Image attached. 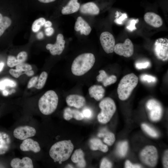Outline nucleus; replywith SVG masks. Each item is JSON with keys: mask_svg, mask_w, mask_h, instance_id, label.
I'll list each match as a JSON object with an SVG mask.
<instances>
[{"mask_svg": "<svg viewBox=\"0 0 168 168\" xmlns=\"http://www.w3.org/2000/svg\"><path fill=\"white\" fill-rule=\"evenodd\" d=\"M73 149L74 146L70 140L61 141L51 146L49 154L54 162L61 164L70 157Z\"/></svg>", "mask_w": 168, "mask_h": 168, "instance_id": "nucleus-1", "label": "nucleus"}, {"mask_svg": "<svg viewBox=\"0 0 168 168\" xmlns=\"http://www.w3.org/2000/svg\"><path fill=\"white\" fill-rule=\"evenodd\" d=\"M95 62L94 55L91 53H84L76 57L72 63L71 70L76 76H82L89 71Z\"/></svg>", "mask_w": 168, "mask_h": 168, "instance_id": "nucleus-2", "label": "nucleus"}, {"mask_svg": "<svg viewBox=\"0 0 168 168\" xmlns=\"http://www.w3.org/2000/svg\"><path fill=\"white\" fill-rule=\"evenodd\" d=\"M138 79L133 73L124 76L120 80L117 89L119 99L122 100L127 99L137 86Z\"/></svg>", "mask_w": 168, "mask_h": 168, "instance_id": "nucleus-3", "label": "nucleus"}, {"mask_svg": "<svg viewBox=\"0 0 168 168\" xmlns=\"http://www.w3.org/2000/svg\"><path fill=\"white\" fill-rule=\"evenodd\" d=\"M58 101V96L55 92L52 90L48 91L39 100V110L44 115L50 114L56 110Z\"/></svg>", "mask_w": 168, "mask_h": 168, "instance_id": "nucleus-4", "label": "nucleus"}, {"mask_svg": "<svg viewBox=\"0 0 168 168\" xmlns=\"http://www.w3.org/2000/svg\"><path fill=\"white\" fill-rule=\"evenodd\" d=\"M101 111L97 116L99 122L103 124L108 122L114 114L116 107L114 100L111 98L103 99L99 104Z\"/></svg>", "mask_w": 168, "mask_h": 168, "instance_id": "nucleus-5", "label": "nucleus"}, {"mask_svg": "<svg viewBox=\"0 0 168 168\" xmlns=\"http://www.w3.org/2000/svg\"><path fill=\"white\" fill-rule=\"evenodd\" d=\"M140 157L141 161L145 165L154 167L157 164L158 153L156 148L153 146H147L140 153Z\"/></svg>", "mask_w": 168, "mask_h": 168, "instance_id": "nucleus-6", "label": "nucleus"}, {"mask_svg": "<svg viewBox=\"0 0 168 168\" xmlns=\"http://www.w3.org/2000/svg\"><path fill=\"white\" fill-rule=\"evenodd\" d=\"M153 51L157 58L163 61L168 59V40L160 38L156 40L153 45Z\"/></svg>", "mask_w": 168, "mask_h": 168, "instance_id": "nucleus-7", "label": "nucleus"}, {"mask_svg": "<svg viewBox=\"0 0 168 168\" xmlns=\"http://www.w3.org/2000/svg\"><path fill=\"white\" fill-rule=\"evenodd\" d=\"M146 107L148 112L150 119L153 121H156L161 118L163 112L161 105L156 100H149L146 104Z\"/></svg>", "mask_w": 168, "mask_h": 168, "instance_id": "nucleus-8", "label": "nucleus"}, {"mask_svg": "<svg viewBox=\"0 0 168 168\" xmlns=\"http://www.w3.org/2000/svg\"><path fill=\"white\" fill-rule=\"evenodd\" d=\"M114 51L119 55L130 57L133 54L134 46L131 41L127 38L123 43H119L115 45Z\"/></svg>", "mask_w": 168, "mask_h": 168, "instance_id": "nucleus-9", "label": "nucleus"}, {"mask_svg": "<svg viewBox=\"0 0 168 168\" xmlns=\"http://www.w3.org/2000/svg\"><path fill=\"white\" fill-rule=\"evenodd\" d=\"M100 40L101 44L106 53H111L114 51L115 40L111 33L108 31L103 32L100 35Z\"/></svg>", "mask_w": 168, "mask_h": 168, "instance_id": "nucleus-10", "label": "nucleus"}, {"mask_svg": "<svg viewBox=\"0 0 168 168\" xmlns=\"http://www.w3.org/2000/svg\"><path fill=\"white\" fill-rule=\"evenodd\" d=\"M36 133L35 129L29 126L18 127L13 131L14 137L20 140H24L34 136Z\"/></svg>", "mask_w": 168, "mask_h": 168, "instance_id": "nucleus-11", "label": "nucleus"}, {"mask_svg": "<svg viewBox=\"0 0 168 168\" xmlns=\"http://www.w3.org/2000/svg\"><path fill=\"white\" fill-rule=\"evenodd\" d=\"M65 43L63 35L59 34L57 35L55 43L54 44H48L46 47L47 49L49 50L52 55H59L62 53L64 49Z\"/></svg>", "mask_w": 168, "mask_h": 168, "instance_id": "nucleus-12", "label": "nucleus"}, {"mask_svg": "<svg viewBox=\"0 0 168 168\" xmlns=\"http://www.w3.org/2000/svg\"><path fill=\"white\" fill-rule=\"evenodd\" d=\"M66 101L69 106L77 109L83 107L86 103L84 97L77 94H71L68 96L66 98Z\"/></svg>", "mask_w": 168, "mask_h": 168, "instance_id": "nucleus-13", "label": "nucleus"}, {"mask_svg": "<svg viewBox=\"0 0 168 168\" xmlns=\"http://www.w3.org/2000/svg\"><path fill=\"white\" fill-rule=\"evenodd\" d=\"M145 21L148 24L155 28H158L162 26L163 21L158 14L152 12L146 13L144 15Z\"/></svg>", "mask_w": 168, "mask_h": 168, "instance_id": "nucleus-14", "label": "nucleus"}, {"mask_svg": "<svg viewBox=\"0 0 168 168\" xmlns=\"http://www.w3.org/2000/svg\"><path fill=\"white\" fill-rule=\"evenodd\" d=\"M83 14L91 15H97L100 12L99 6L97 3L94 2H89L81 5L79 10Z\"/></svg>", "mask_w": 168, "mask_h": 168, "instance_id": "nucleus-15", "label": "nucleus"}, {"mask_svg": "<svg viewBox=\"0 0 168 168\" xmlns=\"http://www.w3.org/2000/svg\"><path fill=\"white\" fill-rule=\"evenodd\" d=\"M66 2L62 7L61 13L63 15L72 14L77 12L81 4L79 0H66Z\"/></svg>", "mask_w": 168, "mask_h": 168, "instance_id": "nucleus-16", "label": "nucleus"}, {"mask_svg": "<svg viewBox=\"0 0 168 168\" xmlns=\"http://www.w3.org/2000/svg\"><path fill=\"white\" fill-rule=\"evenodd\" d=\"M20 147L21 150L24 152L31 151L37 153L40 150L39 143L31 138H27L24 140Z\"/></svg>", "mask_w": 168, "mask_h": 168, "instance_id": "nucleus-17", "label": "nucleus"}, {"mask_svg": "<svg viewBox=\"0 0 168 168\" xmlns=\"http://www.w3.org/2000/svg\"><path fill=\"white\" fill-rule=\"evenodd\" d=\"M10 165L13 168H33L34 167L32 160L28 157H25L22 159L18 158L13 159Z\"/></svg>", "mask_w": 168, "mask_h": 168, "instance_id": "nucleus-18", "label": "nucleus"}, {"mask_svg": "<svg viewBox=\"0 0 168 168\" xmlns=\"http://www.w3.org/2000/svg\"><path fill=\"white\" fill-rule=\"evenodd\" d=\"M74 29L76 31H80L81 34L85 35H89L91 30L90 25L81 16L78 17L77 19Z\"/></svg>", "mask_w": 168, "mask_h": 168, "instance_id": "nucleus-19", "label": "nucleus"}, {"mask_svg": "<svg viewBox=\"0 0 168 168\" xmlns=\"http://www.w3.org/2000/svg\"><path fill=\"white\" fill-rule=\"evenodd\" d=\"M99 74L97 76V81L101 82L105 87L115 83L117 81L116 77L113 75L109 76L105 71L101 70L99 72Z\"/></svg>", "mask_w": 168, "mask_h": 168, "instance_id": "nucleus-20", "label": "nucleus"}, {"mask_svg": "<svg viewBox=\"0 0 168 168\" xmlns=\"http://www.w3.org/2000/svg\"><path fill=\"white\" fill-rule=\"evenodd\" d=\"M88 91L91 97L94 98L97 101H99L104 97L105 91L101 86L94 85L89 87Z\"/></svg>", "mask_w": 168, "mask_h": 168, "instance_id": "nucleus-21", "label": "nucleus"}, {"mask_svg": "<svg viewBox=\"0 0 168 168\" xmlns=\"http://www.w3.org/2000/svg\"><path fill=\"white\" fill-rule=\"evenodd\" d=\"M71 158L78 167L82 168L86 167V163L84 159V154L81 149L75 150Z\"/></svg>", "mask_w": 168, "mask_h": 168, "instance_id": "nucleus-22", "label": "nucleus"}, {"mask_svg": "<svg viewBox=\"0 0 168 168\" xmlns=\"http://www.w3.org/2000/svg\"><path fill=\"white\" fill-rule=\"evenodd\" d=\"M63 117L64 119L67 120H70L72 118L77 120H81L84 118L82 112L77 110L72 109L69 107H67L64 109Z\"/></svg>", "mask_w": 168, "mask_h": 168, "instance_id": "nucleus-23", "label": "nucleus"}, {"mask_svg": "<svg viewBox=\"0 0 168 168\" xmlns=\"http://www.w3.org/2000/svg\"><path fill=\"white\" fill-rule=\"evenodd\" d=\"M90 149L93 151L99 150L104 152H107L108 150L107 146L103 143L101 141L97 138H93L90 140Z\"/></svg>", "mask_w": 168, "mask_h": 168, "instance_id": "nucleus-24", "label": "nucleus"}, {"mask_svg": "<svg viewBox=\"0 0 168 168\" xmlns=\"http://www.w3.org/2000/svg\"><path fill=\"white\" fill-rule=\"evenodd\" d=\"M10 142V139L7 134L0 133V154L5 153L8 150Z\"/></svg>", "mask_w": 168, "mask_h": 168, "instance_id": "nucleus-25", "label": "nucleus"}, {"mask_svg": "<svg viewBox=\"0 0 168 168\" xmlns=\"http://www.w3.org/2000/svg\"><path fill=\"white\" fill-rule=\"evenodd\" d=\"M99 137L104 138V142L109 146H111L115 141V137L114 133L108 131L99 133L97 135Z\"/></svg>", "mask_w": 168, "mask_h": 168, "instance_id": "nucleus-26", "label": "nucleus"}, {"mask_svg": "<svg viewBox=\"0 0 168 168\" xmlns=\"http://www.w3.org/2000/svg\"><path fill=\"white\" fill-rule=\"evenodd\" d=\"M128 148L127 142L124 141L118 143L117 147V152L120 157H123L126 154Z\"/></svg>", "mask_w": 168, "mask_h": 168, "instance_id": "nucleus-27", "label": "nucleus"}, {"mask_svg": "<svg viewBox=\"0 0 168 168\" xmlns=\"http://www.w3.org/2000/svg\"><path fill=\"white\" fill-rule=\"evenodd\" d=\"M11 23V20L9 17L6 16L3 17L0 21V37L5 30L10 26Z\"/></svg>", "mask_w": 168, "mask_h": 168, "instance_id": "nucleus-28", "label": "nucleus"}, {"mask_svg": "<svg viewBox=\"0 0 168 168\" xmlns=\"http://www.w3.org/2000/svg\"><path fill=\"white\" fill-rule=\"evenodd\" d=\"M48 76V74L46 72L43 71L42 72L38 77L37 82L34 87L38 89L42 88L45 84Z\"/></svg>", "mask_w": 168, "mask_h": 168, "instance_id": "nucleus-29", "label": "nucleus"}, {"mask_svg": "<svg viewBox=\"0 0 168 168\" xmlns=\"http://www.w3.org/2000/svg\"><path fill=\"white\" fill-rule=\"evenodd\" d=\"M46 21L45 19L43 17L38 18L33 23L32 26V30L33 32H36L38 31L41 26H44Z\"/></svg>", "mask_w": 168, "mask_h": 168, "instance_id": "nucleus-30", "label": "nucleus"}, {"mask_svg": "<svg viewBox=\"0 0 168 168\" xmlns=\"http://www.w3.org/2000/svg\"><path fill=\"white\" fill-rule=\"evenodd\" d=\"M141 127L143 130L150 136L156 138L158 136L157 132L147 124H142L141 125Z\"/></svg>", "mask_w": 168, "mask_h": 168, "instance_id": "nucleus-31", "label": "nucleus"}, {"mask_svg": "<svg viewBox=\"0 0 168 168\" xmlns=\"http://www.w3.org/2000/svg\"><path fill=\"white\" fill-rule=\"evenodd\" d=\"M16 83L9 79H6L0 81V90H3L6 86L14 87L16 86Z\"/></svg>", "mask_w": 168, "mask_h": 168, "instance_id": "nucleus-32", "label": "nucleus"}, {"mask_svg": "<svg viewBox=\"0 0 168 168\" xmlns=\"http://www.w3.org/2000/svg\"><path fill=\"white\" fill-rule=\"evenodd\" d=\"M32 67L28 63H22L18 64L16 66V69L25 74V72L30 70H32Z\"/></svg>", "mask_w": 168, "mask_h": 168, "instance_id": "nucleus-33", "label": "nucleus"}, {"mask_svg": "<svg viewBox=\"0 0 168 168\" xmlns=\"http://www.w3.org/2000/svg\"><path fill=\"white\" fill-rule=\"evenodd\" d=\"M20 64L16 58L14 56L9 55L7 59V64L10 68H12Z\"/></svg>", "mask_w": 168, "mask_h": 168, "instance_id": "nucleus-34", "label": "nucleus"}, {"mask_svg": "<svg viewBox=\"0 0 168 168\" xmlns=\"http://www.w3.org/2000/svg\"><path fill=\"white\" fill-rule=\"evenodd\" d=\"M140 78L142 81L148 83L154 82L156 81V78L155 77L147 74L142 75L140 76Z\"/></svg>", "mask_w": 168, "mask_h": 168, "instance_id": "nucleus-35", "label": "nucleus"}, {"mask_svg": "<svg viewBox=\"0 0 168 168\" xmlns=\"http://www.w3.org/2000/svg\"><path fill=\"white\" fill-rule=\"evenodd\" d=\"M27 57V53L24 51L20 52L17 55V59L20 63H24L26 60Z\"/></svg>", "mask_w": 168, "mask_h": 168, "instance_id": "nucleus-36", "label": "nucleus"}, {"mask_svg": "<svg viewBox=\"0 0 168 168\" xmlns=\"http://www.w3.org/2000/svg\"><path fill=\"white\" fill-rule=\"evenodd\" d=\"M139 21L138 19H132L129 21V24L127 26V28L130 31H133L136 29L135 26V24Z\"/></svg>", "mask_w": 168, "mask_h": 168, "instance_id": "nucleus-37", "label": "nucleus"}, {"mask_svg": "<svg viewBox=\"0 0 168 168\" xmlns=\"http://www.w3.org/2000/svg\"><path fill=\"white\" fill-rule=\"evenodd\" d=\"M112 163L107 159L104 158L102 160L100 163V168H110L112 167Z\"/></svg>", "mask_w": 168, "mask_h": 168, "instance_id": "nucleus-38", "label": "nucleus"}, {"mask_svg": "<svg viewBox=\"0 0 168 168\" xmlns=\"http://www.w3.org/2000/svg\"><path fill=\"white\" fill-rule=\"evenodd\" d=\"M150 65V63L148 61L145 62L137 63L135 64V67L138 69H145L149 67Z\"/></svg>", "mask_w": 168, "mask_h": 168, "instance_id": "nucleus-39", "label": "nucleus"}, {"mask_svg": "<svg viewBox=\"0 0 168 168\" xmlns=\"http://www.w3.org/2000/svg\"><path fill=\"white\" fill-rule=\"evenodd\" d=\"M84 118L90 119L93 115V112L90 109L86 108L84 109L82 112Z\"/></svg>", "mask_w": 168, "mask_h": 168, "instance_id": "nucleus-40", "label": "nucleus"}, {"mask_svg": "<svg viewBox=\"0 0 168 168\" xmlns=\"http://www.w3.org/2000/svg\"><path fill=\"white\" fill-rule=\"evenodd\" d=\"M9 72L12 76L16 78H18L20 76L24 74V72L16 69H10Z\"/></svg>", "mask_w": 168, "mask_h": 168, "instance_id": "nucleus-41", "label": "nucleus"}, {"mask_svg": "<svg viewBox=\"0 0 168 168\" xmlns=\"http://www.w3.org/2000/svg\"><path fill=\"white\" fill-rule=\"evenodd\" d=\"M38 79V77L35 76L30 79L27 84V88H30L34 87L36 85Z\"/></svg>", "mask_w": 168, "mask_h": 168, "instance_id": "nucleus-42", "label": "nucleus"}, {"mask_svg": "<svg viewBox=\"0 0 168 168\" xmlns=\"http://www.w3.org/2000/svg\"><path fill=\"white\" fill-rule=\"evenodd\" d=\"M127 18V15L126 13H123L119 18H116L114 21L117 24H121Z\"/></svg>", "mask_w": 168, "mask_h": 168, "instance_id": "nucleus-43", "label": "nucleus"}, {"mask_svg": "<svg viewBox=\"0 0 168 168\" xmlns=\"http://www.w3.org/2000/svg\"><path fill=\"white\" fill-rule=\"evenodd\" d=\"M163 164L164 168L168 167V151L166 150L165 152L163 158Z\"/></svg>", "mask_w": 168, "mask_h": 168, "instance_id": "nucleus-44", "label": "nucleus"}, {"mask_svg": "<svg viewBox=\"0 0 168 168\" xmlns=\"http://www.w3.org/2000/svg\"><path fill=\"white\" fill-rule=\"evenodd\" d=\"M125 167L126 168H139L141 166L138 164H134L131 163L129 160H127L125 162Z\"/></svg>", "mask_w": 168, "mask_h": 168, "instance_id": "nucleus-45", "label": "nucleus"}, {"mask_svg": "<svg viewBox=\"0 0 168 168\" xmlns=\"http://www.w3.org/2000/svg\"><path fill=\"white\" fill-rule=\"evenodd\" d=\"M46 35L48 36L52 35L54 32V29L50 27L47 28L45 30Z\"/></svg>", "mask_w": 168, "mask_h": 168, "instance_id": "nucleus-46", "label": "nucleus"}, {"mask_svg": "<svg viewBox=\"0 0 168 168\" xmlns=\"http://www.w3.org/2000/svg\"><path fill=\"white\" fill-rule=\"evenodd\" d=\"M40 2L44 3H49L53 2L57 0H38Z\"/></svg>", "mask_w": 168, "mask_h": 168, "instance_id": "nucleus-47", "label": "nucleus"}, {"mask_svg": "<svg viewBox=\"0 0 168 168\" xmlns=\"http://www.w3.org/2000/svg\"><path fill=\"white\" fill-rule=\"evenodd\" d=\"M52 25V22L50 21H46L44 25V26L45 27H51Z\"/></svg>", "mask_w": 168, "mask_h": 168, "instance_id": "nucleus-48", "label": "nucleus"}, {"mask_svg": "<svg viewBox=\"0 0 168 168\" xmlns=\"http://www.w3.org/2000/svg\"><path fill=\"white\" fill-rule=\"evenodd\" d=\"M25 74L29 77H31L33 75L34 72L33 70H31L25 72Z\"/></svg>", "mask_w": 168, "mask_h": 168, "instance_id": "nucleus-49", "label": "nucleus"}, {"mask_svg": "<svg viewBox=\"0 0 168 168\" xmlns=\"http://www.w3.org/2000/svg\"><path fill=\"white\" fill-rule=\"evenodd\" d=\"M44 36L43 33L42 32H40L37 35V37L39 39H42Z\"/></svg>", "mask_w": 168, "mask_h": 168, "instance_id": "nucleus-50", "label": "nucleus"}, {"mask_svg": "<svg viewBox=\"0 0 168 168\" xmlns=\"http://www.w3.org/2000/svg\"><path fill=\"white\" fill-rule=\"evenodd\" d=\"M4 65V63L3 62H1L0 63V72L3 70Z\"/></svg>", "mask_w": 168, "mask_h": 168, "instance_id": "nucleus-51", "label": "nucleus"}, {"mask_svg": "<svg viewBox=\"0 0 168 168\" xmlns=\"http://www.w3.org/2000/svg\"><path fill=\"white\" fill-rule=\"evenodd\" d=\"M3 94L5 96H7L8 94V92L6 90H4L3 91Z\"/></svg>", "mask_w": 168, "mask_h": 168, "instance_id": "nucleus-52", "label": "nucleus"}, {"mask_svg": "<svg viewBox=\"0 0 168 168\" xmlns=\"http://www.w3.org/2000/svg\"><path fill=\"white\" fill-rule=\"evenodd\" d=\"M3 17L2 16L1 14L0 13V21L2 20Z\"/></svg>", "mask_w": 168, "mask_h": 168, "instance_id": "nucleus-53", "label": "nucleus"}]
</instances>
